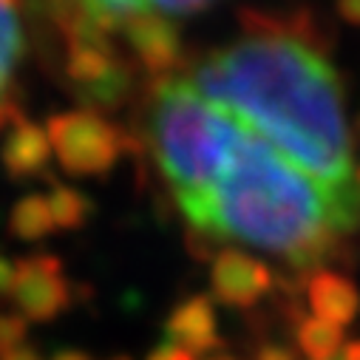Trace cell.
Instances as JSON below:
<instances>
[{
    "label": "cell",
    "instance_id": "cell-7",
    "mask_svg": "<svg viewBox=\"0 0 360 360\" xmlns=\"http://www.w3.org/2000/svg\"><path fill=\"white\" fill-rule=\"evenodd\" d=\"M307 301L309 309L315 312V318L335 323V326H349L357 312H360V292L357 287L338 273L329 269H318L307 281Z\"/></svg>",
    "mask_w": 360,
    "mask_h": 360
},
{
    "label": "cell",
    "instance_id": "cell-4",
    "mask_svg": "<svg viewBox=\"0 0 360 360\" xmlns=\"http://www.w3.org/2000/svg\"><path fill=\"white\" fill-rule=\"evenodd\" d=\"M120 134L97 114H71L54 122V145L74 173H103L120 156Z\"/></svg>",
    "mask_w": 360,
    "mask_h": 360
},
{
    "label": "cell",
    "instance_id": "cell-9",
    "mask_svg": "<svg viewBox=\"0 0 360 360\" xmlns=\"http://www.w3.org/2000/svg\"><path fill=\"white\" fill-rule=\"evenodd\" d=\"M298 346L309 360H329L343 346V329L321 318H307L298 323Z\"/></svg>",
    "mask_w": 360,
    "mask_h": 360
},
{
    "label": "cell",
    "instance_id": "cell-15",
    "mask_svg": "<svg viewBox=\"0 0 360 360\" xmlns=\"http://www.w3.org/2000/svg\"><path fill=\"white\" fill-rule=\"evenodd\" d=\"M329 360H343V357H340V354H335V357H329Z\"/></svg>",
    "mask_w": 360,
    "mask_h": 360
},
{
    "label": "cell",
    "instance_id": "cell-12",
    "mask_svg": "<svg viewBox=\"0 0 360 360\" xmlns=\"http://www.w3.org/2000/svg\"><path fill=\"white\" fill-rule=\"evenodd\" d=\"M338 12H340V18H343L346 23L360 26V0H352V4H340Z\"/></svg>",
    "mask_w": 360,
    "mask_h": 360
},
{
    "label": "cell",
    "instance_id": "cell-14",
    "mask_svg": "<svg viewBox=\"0 0 360 360\" xmlns=\"http://www.w3.org/2000/svg\"><path fill=\"white\" fill-rule=\"evenodd\" d=\"M207 360H233V357H227V354H216V357H207Z\"/></svg>",
    "mask_w": 360,
    "mask_h": 360
},
{
    "label": "cell",
    "instance_id": "cell-13",
    "mask_svg": "<svg viewBox=\"0 0 360 360\" xmlns=\"http://www.w3.org/2000/svg\"><path fill=\"white\" fill-rule=\"evenodd\" d=\"M343 360H360V340L357 343H349L343 349Z\"/></svg>",
    "mask_w": 360,
    "mask_h": 360
},
{
    "label": "cell",
    "instance_id": "cell-2",
    "mask_svg": "<svg viewBox=\"0 0 360 360\" xmlns=\"http://www.w3.org/2000/svg\"><path fill=\"white\" fill-rule=\"evenodd\" d=\"M176 205L199 255H210L213 241H241L298 273H318L360 224V191L326 188L247 128L213 185Z\"/></svg>",
    "mask_w": 360,
    "mask_h": 360
},
{
    "label": "cell",
    "instance_id": "cell-10",
    "mask_svg": "<svg viewBox=\"0 0 360 360\" xmlns=\"http://www.w3.org/2000/svg\"><path fill=\"white\" fill-rule=\"evenodd\" d=\"M252 360H298V354L281 343H261L252 352Z\"/></svg>",
    "mask_w": 360,
    "mask_h": 360
},
{
    "label": "cell",
    "instance_id": "cell-6",
    "mask_svg": "<svg viewBox=\"0 0 360 360\" xmlns=\"http://www.w3.org/2000/svg\"><path fill=\"white\" fill-rule=\"evenodd\" d=\"M167 343L188 349L191 354H205L219 346V323L216 309L207 295H191L176 304L170 318L165 321Z\"/></svg>",
    "mask_w": 360,
    "mask_h": 360
},
{
    "label": "cell",
    "instance_id": "cell-5",
    "mask_svg": "<svg viewBox=\"0 0 360 360\" xmlns=\"http://www.w3.org/2000/svg\"><path fill=\"white\" fill-rule=\"evenodd\" d=\"M273 284H276L273 269L244 250L224 247L213 255L210 287L216 301H221L224 307L250 309L264 295L273 292Z\"/></svg>",
    "mask_w": 360,
    "mask_h": 360
},
{
    "label": "cell",
    "instance_id": "cell-11",
    "mask_svg": "<svg viewBox=\"0 0 360 360\" xmlns=\"http://www.w3.org/2000/svg\"><path fill=\"white\" fill-rule=\"evenodd\" d=\"M148 360H196V354H191L188 349H182V346H176V343H159L150 354H148Z\"/></svg>",
    "mask_w": 360,
    "mask_h": 360
},
{
    "label": "cell",
    "instance_id": "cell-3",
    "mask_svg": "<svg viewBox=\"0 0 360 360\" xmlns=\"http://www.w3.org/2000/svg\"><path fill=\"white\" fill-rule=\"evenodd\" d=\"M244 125L207 103L188 79H162L153 88L148 114V142L176 202L205 193Z\"/></svg>",
    "mask_w": 360,
    "mask_h": 360
},
{
    "label": "cell",
    "instance_id": "cell-16",
    "mask_svg": "<svg viewBox=\"0 0 360 360\" xmlns=\"http://www.w3.org/2000/svg\"><path fill=\"white\" fill-rule=\"evenodd\" d=\"M357 128H360V122H357Z\"/></svg>",
    "mask_w": 360,
    "mask_h": 360
},
{
    "label": "cell",
    "instance_id": "cell-1",
    "mask_svg": "<svg viewBox=\"0 0 360 360\" xmlns=\"http://www.w3.org/2000/svg\"><path fill=\"white\" fill-rule=\"evenodd\" d=\"M247 37L191 68L196 91L295 167L335 191H360L340 79L312 46V23L244 12Z\"/></svg>",
    "mask_w": 360,
    "mask_h": 360
},
{
    "label": "cell",
    "instance_id": "cell-8",
    "mask_svg": "<svg viewBox=\"0 0 360 360\" xmlns=\"http://www.w3.org/2000/svg\"><path fill=\"white\" fill-rule=\"evenodd\" d=\"M23 51H26L23 15L12 4H0V122L12 111V94Z\"/></svg>",
    "mask_w": 360,
    "mask_h": 360
}]
</instances>
